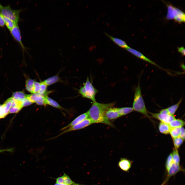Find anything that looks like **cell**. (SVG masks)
Segmentation results:
<instances>
[{
    "instance_id": "obj_1",
    "label": "cell",
    "mask_w": 185,
    "mask_h": 185,
    "mask_svg": "<svg viewBox=\"0 0 185 185\" xmlns=\"http://www.w3.org/2000/svg\"><path fill=\"white\" fill-rule=\"evenodd\" d=\"M115 104V102L107 104L93 102L87 112L89 117L93 123L104 124L114 127V125L106 118V112L108 109L114 107Z\"/></svg>"
},
{
    "instance_id": "obj_2",
    "label": "cell",
    "mask_w": 185,
    "mask_h": 185,
    "mask_svg": "<svg viewBox=\"0 0 185 185\" xmlns=\"http://www.w3.org/2000/svg\"><path fill=\"white\" fill-rule=\"evenodd\" d=\"M132 108L134 110L144 115L149 118H150L142 96L139 82L135 89Z\"/></svg>"
},
{
    "instance_id": "obj_3",
    "label": "cell",
    "mask_w": 185,
    "mask_h": 185,
    "mask_svg": "<svg viewBox=\"0 0 185 185\" xmlns=\"http://www.w3.org/2000/svg\"><path fill=\"white\" fill-rule=\"evenodd\" d=\"M79 92L83 97L89 99L93 102L96 101L95 96L98 91L90 81L88 77L83 86L80 88Z\"/></svg>"
},
{
    "instance_id": "obj_4",
    "label": "cell",
    "mask_w": 185,
    "mask_h": 185,
    "mask_svg": "<svg viewBox=\"0 0 185 185\" xmlns=\"http://www.w3.org/2000/svg\"><path fill=\"white\" fill-rule=\"evenodd\" d=\"M22 10H13L9 5L4 6L0 4V14L18 23L19 20V15Z\"/></svg>"
},
{
    "instance_id": "obj_5",
    "label": "cell",
    "mask_w": 185,
    "mask_h": 185,
    "mask_svg": "<svg viewBox=\"0 0 185 185\" xmlns=\"http://www.w3.org/2000/svg\"><path fill=\"white\" fill-rule=\"evenodd\" d=\"M167 8L168 12L166 16L167 19H173L179 23L185 22L184 13L171 5H168Z\"/></svg>"
},
{
    "instance_id": "obj_6",
    "label": "cell",
    "mask_w": 185,
    "mask_h": 185,
    "mask_svg": "<svg viewBox=\"0 0 185 185\" xmlns=\"http://www.w3.org/2000/svg\"><path fill=\"white\" fill-rule=\"evenodd\" d=\"M92 124H93V122L88 117L80 123L63 130V131L58 135L53 138H57L63 134L69 132L82 129Z\"/></svg>"
},
{
    "instance_id": "obj_7",
    "label": "cell",
    "mask_w": 185,
    "mask_h": 185,
    "mask_svg": "<svg viewBox=\"0 0 185 185\" xmlns=\"http://www.w3.org/2000/svg\"><path fill=\"white\" fill-rule=\"evenodd\" d=\"M184 172V169L180 165L173 162L169 171L167 172V175L165 179L161 185H165L166 184L170 178L174 176L177 173L180 172Z\"/></svg>"
},
{
    "instance_id": "obj_8",
    "label": "cell",
    "mask_w": 185,
    "mask_h": 185,
    "mask_svg": "<svg viewBox=\"0 0 185 185\" xmlns=\"http://www.w3.org/2000/svg\"><path fill=\"white\" fill-rule=\"evenodd\" d=\"M149 113L151 115L152 117L158 120L161 121V122L168 124L171 121L175 118L174 115L169 114H164L160 113Z\"/></svg>"
},
{
    "instance_id": "obj_9",
    "label": "cell",
    "mask_w": 185,
    "mask_h": 185,
    "mask_svg": "<svg viewBox=\"0 0 185 185\" xmlns=\"http://www.w3.org/2000/svg\"><path fill=\"white\" fill-rule=\"evenodd\" d=\"M10 31L13 38L20 44L23 50H25V48L22 42L21 31L18 25H16Z\"/></svg>"
},
{
    "instance_id": "obj_10",
    "label": "cell",
    "mask_w": 185,
    "mask_h": 185,
    "mask_svg": "<svg viewBox=\"0 0 185 185\" xmlns=\"http://www.w3.org/2000/svg\"><path fill=\"white\" fill-rule=\"evenodd\" d=\"M56 183L64 184L66 185H81L73 181L68 175L64 173L63 175L56 179Z\"/></svg>"
},
{
    "instance_id": "obj_11",
    "label": "cell",
    "mask_w": 185,
    "mask_h": 185,
    "mask_svg": "<svg viewBox=\"0 0 185 185\" xmlns=\"http://www.w3.org/2000/svg\"><path fill=\"white\" fill-rule=\"evenodd\" d=\"M126 49L130 53L140 59L150 63L157 67L160 68H161L160 66H158L156 63L154 62L153 61L151 60L149 58L145 57L142 53L132 48H131L129 47L128 48Z\"/></svg>"
},
{
    "instance_id": "obj_12",
    "label": "cell",
    "mask_w": 185,
    "mask_h": 185,
    "mask_svg": "<svg viewBox=\"0 0 185 185\" xmlns=\"http://www.w3.org/2000/svg\"><path fill=\"white\" fill-rule=\"evenodd\" d=\"M133 162L127 158H121L118 162V165L123 171L128 172L132 167Z\"/></svg>"
},
{
    "instance_id": "obj_13",
    "label": "cell",
    "mask_w": 185,
    "mask_h": 185,
    "mask_svg": "<svg viewBox=\"0 0 185 185\" xmlns=\"http://www.w3.org/2000/svg\"><path fill=\"white\" fill-rule=\"evenodd\" d=\"M88 117V115L87 112L82 114L76 117L69 124L62 128L60 131H63L68 128L74 126Z\"/></svg>"
},
{
    "instance_id": "obj_14",
    "label": "cell",
    "mask_w": 185,
    "mask_h": 185,
    "mask_svg": "<svg viewBox=\"0 0 185 185\" xmlns=\"http://www.w3.org/2000/svg\"><path fill=\"white\" fill-rule=\"evenodd\" d=\"M47 96L37 93L32 94L26 95V97L33 103H36L38 102L42 101L44 102L47 105L45 100V97Z\"/></svg>"
},
{
    "instance_id": "obj_15",
    "label": "cell",
    "mask_w": 185,
    "mask_h": 185,
    "mask_svg": "<svg viewBox=\"0 0 185 185\" xmlns=\"http://www.w3.org/2000/svg\"><path fill=\"white\" fill-rule=\"evenodd\" d=\"M106 116L109 121L116 119L120 117L117 108L112 107L108 109L106 112Z\"/></svg>"
},
{
    "instance_id": "obj_16",
    "label": "cell",
    "mask_w": 185,
    "mask_h": 185,
    "mask_svg": "<svg viewBox=\"0 0 185 185\" xmlns=\"http://www.w3.org/2000/svg\"><path fill=\"white\" fill-rule=\"evenodd\" d=\"M105 34L114 42L121 47L126 49L129 47L124 41L119 39L113 37L106 33Z\"/></svg>"
},
{
    "instance_id": "obj_17",
    "label": "cell",
    "mask_w": 185,
    "mask_h": 185,
    "mask_svg": "<svg viewBox=\"0 0 185 185\" xmlns=\"http://www.w3.org/2000/svg\"><path fill=\"white\" fill-rule=\"evenodd\" d=\"M158 128L161 133L166 135L169 134L171 128L168 124L160 122L159 124Z\"/></svg>"
},
{
    "instance_id": "obj_18",
    "label": "cell",
    "mask_w": 185,
    "mask_h": 185,
    "mask_svg": "<svg viewBox=\"0 0 185 185\" xmlns=\"http://www.w3.org/2000/svg\"><path fill=\"white\" fill-rule=\"evenodd\" d=\"M45 102L46 104L49 105L53 107L61 110H64V108L61 106L56 101L47 96L45 97Z\"/></svg>"
},
{
    "instance_id": "obj_19",
    "label": "cell",
    "mask_w": 185,
    "mask_h": 185,
    "mask_svg": "<svg viewBox=\"0 0 185 185\" xmlns=\"http://www.w3.org/2000/svg\"><path fill=\"white\" fill-rule=\"evenodd\" d=\"M184 124V122L182 120L175 118L171 121L169 124L171 128L182 127Z\"/></svg>"
},
{
    "instance_id": "obj_20",
    "label": "cell",
    "mask_w": 185,
    "mask_h": 185,
    "mask_svg": "<svg viewBox=\"0 0 185 185\" xmlns=\"http://www.w3.org/2000/svg\"><path fill=\"white\" fill-rule=\"evenodd\" d=\"M60 81V79L57 75L48 78L43 81L48 86L59 82Z\"/></svg>"
},
{
    "instance_id": "obj_21",
    "label": "cell",
    "mask_w": 185,
    "mask_h": 185,
    "mask_svg": "<svg viewBox=\"0 0 185 185\" xmlns=\"http://www.w3.org/2000/svg\"><path fill=\"white\" fill-rule=\"evenodd\" d=\"M182 100V97L177 103L167 108L168 113L169 114L174 115L179 108Z\"/></svg>"
},
{
    "instance_id": "obj_22",
    "label": "cell",
    "mask_w": 185,
    "mask_h": 185,
    "mask_svg": "<svg viewBox=\"0 0 185 185\" xmlns=\"http://www.w3.org/2000/svg\"><path fill=\"white\" fill-rule=\"evenodd\" d=\"M117 109L120 117L127 115L134 110L132 107H129L119 108Z\"/></svg>"
},
{
    "instance_id": "obj_23",
    "label": "cell",
    "mask_w": 185,
    "mask_h": 185,
    "mask_svg": "<svg viewBox=\"0 0 185 185\" xmlns=\"http://www.w3.org/2000/svg\"><path fill=\"white\" fill-rule=\"evenodd\" d=\"M3 17L5 25L10 31L18 25V23H16L15 22L6 17Z\"/></svg>"
},
{
    "instance_id": "obj_24",
    "label": "cell",
    "mask_w": 185,
    "mask_h": 185,
    "mask_svg": "<svg viewBox=\"0 0 185 185\" xmlns=\"http://www.w3.org/2000/svg\"><path fill=\"white\" fill-rule=\"evenodd\" d=\"M182 127L171 128L169 134L172 138L179 137Z\"/></svg>"
},
{
    "instance_id": "obj_25",
    "label": "cell",
    "mask_w": 185,
    "mask_h": 185,
    "mask_svg": "<svg viewBox=\"0 0 185 185\" xmlns=\"http://www.w3.org/2000/svg\"><path fill=\"white\" fill-rule=\"evenodd\" d=\"M35 81L29 78L26 81V88L28 91L33 94V85Z\"/></svg>"
},
{
    "instance_id": "obj_26",
    "label": "cell",
    "mask_w": 185,
    "mask_h": 185,
    "mask_svg": "<svg viewBox=\"0 0 185 185\" xmlns=\"http://www.w3.org/2000/svg\"><path fill=\"white\" fill-rule=\"evenodd\" d=\"M26 95L23 92L18 91L13 93L12 97L16 100L22 101L26 97Z\"/></svg>"
},
{
    "instance_id": "obj_27",
    "label": "cell",
    "mask_w": 185,
    "mask_h": 185,
    "mask_svg": "<svg viewBox=\"0 0 185 185\" xmlns=\"http://www.w3.org/2000/svg\"><path fill=\"white\" fill-rule=\"evenodd\" d=\"M172 160L174 163L180 164V158L178 150L173 149L171 153Z\"/></svg>"
},
{
    "instance_id": "obj_28",
    "label": "cell",
    "mask_w": 185,
    "mask_h": 185,
    "mask_svg": "<svg viewBox=\"0 0 185 185\" xmlns=\"http://www.w3.org/2000/svg\"><path fill=\"white\" fill-rule=\"evenodd\" d=\"M172 139L174 149L178 150V149L183 143L184 140L180 137Z\"/></svg>"
},
{
    "instance_id": "obj_29",
    "label": "cell",
    "mask_w": 185,
    "mask_h": 185,
    "mask_svg": "<svg viewBox=\"0 0 185 185\" xmlns=\"http://www.w3.org/2000/svg\"><path fill=\"white\" fill-rule=\"evenodd\" d=\"M171 153L168 156L165 161V167L167 173L168 172L173 163Z\"/></svg>"
},
{
    "instance_id": "obj_30",
    "label": "cell",
    "mask_w": 185,
    "mask_h": 185,
    "mask_svg": "<svg viewBox=\"0 0 185 185\" xmlns=\"http://www.w3.org/2000/svg\"><path fill=\"white\" fill-rule=\"evenodd\" d=\"M12 102L11 107H15L21 109L22 107V102L14 99L12 97H10Z\"/></svg>"
},
{
    "instance_id": "obj_31",
    "label": "cell",
    "mask_w": 185,
    "mask_h": 185,
    "mask_svg": "<svg viewBox=\"0 0 185 185\" xmlns=\"http://www.w3.org/2000/svg\"><path fill=\"white\" fill-rule=\"evenodd\" d=\"M5 114L7 115L12 106V102L10 98L7 99L3 104Z\"/></svg>"
},
{
    "instance_id": "obj_32",
    "label": "cell",
    "mask_w": 185,
    "mask_h": 185,
    "mask_svg": "<svg viewBox=\"0 0 185 185\" xmlns=\"http://www.w3.org/2000/svg\"><path fill=\"white\" fill-rule=\"evenodd\" d=\"M40 88L39 91L38 92L39 94L44 95H47V86L43 82L41 81L40 82Z\"/></svg>"
},
{
    "instance_id": "obj_33",
    "label": "cell",
    "mask_w": 185,
    "mask_h": 185,
    "mask_svg": "<svg viewBox=\"0 0 185 185\" xmlns=\"http://www.w3.org/2000/svg\"><path fill=\"white\" fill-rule=\"evenodd\" d=\"M40 82L35 81L33 85V93H38L40 88Z\"/></svg>"
},
{
    "instance_id": "obj_34",
    "label": "cell",
    "mask_w": 185,
    "mask_h": 185,
    "mask_svg": "<svg viewBox=\"0 0 185 185\" xmlns=\"http://www.w3.org/2000/svg\"><path fill=\"white\" fill-rule=\"evenodd\" d=\"M22 107L30 105L33 103L31 102L28 98L26 97L22 101Z\"/></svg>"
},
{
    "instance_id": "obj_35",
    "label": "cell",
    "mask_w": 185,
    "mask_h": 185,
    "mask_svg": "<svg viewBox=\"0 0 185 185\" xmlns=\"http://www.w3.org/2000/svg\"><path fill=\"white\" fill-rule=\"evenodd\" d=\"M6 115L4 112L3 104L0 105V118H4Z\"/></svg>"
},
{
    "instance_id": "obj_36",
    "label": "cell",
    "mask_w": 185,
    "mask_h": 185,
    "mask_svg": "<svg viewBox=\"0 0 185 185\" xmlns=\"http://www.w3.org/2000/svg\"><path fill=\"white\" fill-rule=\"evenodd\" d=\"M21 109L17 108L11 107L9 113H13L18 112Z\"/></svg>"
},
{
    "instance_id": "obj_37",
    "label": "cell",
    "mask_w": 185,
    "mask_h": 185,
    "mask_svg": "<svg viewBox=\"0 0 185 185\" xmlns=\"http://www.w3.org/2000/svg\"><path fill=\"white\" fill-rule=\"evenodd\" d=\"M185 49L183 47H178V51L183 56H184L185 54Z\"/></svg>"
},
{
    "instance_id": "obj_38",
    "label": "cell",
    "mask_w": 185,
    "mask_h": 185,
    "mask_svg": "<svg viewBox=\"0 0 185 185\" xmlns=\"http://www.w3.org/2000/svg\"><path fill=\"white\" fill-rule=\"evenodd\" d=\"M179 137L181 138L184 140L185 139V129L183 127H181V131Z\"/></svg>"
},
{
    "instance_id": "obj_39",
    "label": "cell",
    "mask_w": 185,
    "mask_h": 185,
    "mask_svg": "<svg viewBox=\"0 0 185 185\" xmlns=\"http://www.w3.org/2000/svg\"><path fill=\"white\" fill-rule=\"evenodd\" d=\"M5 25V22L3 17L0 14V26L1 27H3Z\"/></svg>"
},
{
    "instance_id": "obj_40",
    "label": "cell",
    "mask_w": 185,
    "mask_h": 185,
    "mask_svg": "<svg viewBox=\"0 0 185 185\" xmlns=\"http://www.w3.org/2000/svg\"><path fill=\"white\" fill-rule=\"evenodd\" d=\"M13 150V148L3 150L0 149V152H2L5 151L12 152Z\"/></svg>"
},
{
    "instance_id": "obj_41",
    "label": "cell",
    "mask_w": 185,
    "mask_h": 185,
    "mask_svg": "<svg viewBox=\"0 0 185 185\" xmlns=\"http://www.w3.org/2000/svg\"><path fill=\"white\" fill-rule=\"evenodd\" d=\"M160 113L164 114H169L167 108L162 109L160 111Z\"/></svg>"
},
{
    "instance_id": "obj_42",
    "label": "cell",
    "mask_w": 185,
    "mask_h": 185,
    "mask_svg": "<svg viewBox=\"0 0 185 185\" xmlns=\"http://www.w3.org/2000/svg\"><path fill=\"white\" fill-rule=\"evenodd\" d=\"M54 185H66L64 184H60V183H56L54 184Z\"/></svg>"
}]
</instances>
